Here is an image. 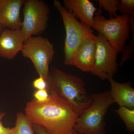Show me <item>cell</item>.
<instances>
[{"mask_svg": "<svg viewBox=\"0 0 134 134\" xmlns=\"http://www.w3.org/2000/svg\"><path fill=\"white\" fill-rule=\"evenodd\" d=\"M81 112L68 100L53 92L46 101L33 99L25 108V114L32 125L42 127L52 134H72Z\"/></svg>", "mask_w": 134, "mask_h": 134, "instance_id": "6da1fadb", "label": "cell"}, {"mask_svg": "<svg viewBox=\"0 0 134 134\" xmlns=\"http://www.w3.org/2000/svg\"><path fill=\"white\" fill-rule=\"evenodd\" d=\"M46 81L49 93L54 92L81 112L91 104V96L87 93L85 82L79 77L53 67Z\"/></svg>", "mask_w": 134, "mask_h": 134, "instance_id": "7a4b0ae2", "label": "cell"}, {"mask_svg": "<svg viewBox=\"0 0 134 134\" xmlns=\"http://www.w3.org/2000/svg\"><path fill=\"white\" fill-rule=\"evenodd\" d=\"M91 97V104L80 113L74 132L81 134H106L105 116L110 105L114 103L110 91L93 93Z\"/></svg>", "mask_w": 134, "mask_h": 134, "instance_id": "3957f363", "label": "cell"}, {"mask_svg": "<svg viewBox=\"0 0 134 134\" xmlns=\"http://www.w3.org/2000/svg\"><path fill=\"white\" fill-rule=\"evenodd\" d=\"M53 5L61 16L66 31L64 63L67 66H71L75 54L82 42L86 38H94L96 36L93 34L91 28L79 22L59 1H54Z\"/></svg>", "mask_w": 134, "mask_h": 134, "instance_id": "277c9868", "label": "cell"}, {"mask_svg": "<svg viewBox=\"0 0 134 134\" xmlns=\"http://www.w3.org/2000/svg\"><path fill=\"white\" fill-rule=\"evenodd\" d=\"M130 18L129 15H122L107 20L101 14L97 15L92 28L104 36L117 53H122L130 38Z\"/></svg>", "mask_w": 134, "mask_h": 134, "instance_id": "5b68a950", "label": "cell"}, {"mask_svg": "<svg viewBox=\"0 0 134 134\" xmlns=\"http://www.w3.org/2000/svg\"><path fill=\"white\" fill-rule=\"evenodd\" d=\"M31 61L36 72L46 80L49 74V66L54 54V46L47 38L32 36L25 41L21 51Z\"/></svg>", "mask_w": 134, "mask_h": 134, "instance_id": "8992f818", "label": "cell"}, {"mask_svg": "<svg viewBox=\"0 0 134 134\" xmlns=\"http://www.w3.org/2000/svg\"><path fill=\"white\" fill-rule=\"evenodd\" d=\"M24 5V19L21 29L25 41L30 37L40 36L46 31L50 10L42 0H27Z\"/></svg>", "mask_w": 134, "mask_h": 134, "instance_id": "52a82bcc", "label": "cell"}, {"mask_svg": "<svg viewBox=\"0 0 134 134\" xmlns=\"http://www.w3.org/2000/svg\"><path fill=\"white\" fill-rule=\"evenodd\" d=\"M95 62L90 72L100 80L113 77L117 70V53L103 35L98 33L96 38Z\"/></svg>", "mask_w": 134, "mask_h": 134, "instance_id": "ba28073f", "label": "cell"}, {"mask_svg": "<svg viewBox=\"0 0 134 134\" xmlns=\"http://www.w3.org/2000/svg\"><path fill=\"white\" fill-rule=\"evenodd\" d=\"M24 42L21 29H4L0 34V57L13 59L21 52Z\"/></svg>", "mask_w": 134, "mask_h": 134, "instance_id": "9c48e42d", "label": "cell"}, {"mask_svg": "<svg viewBox=\"0 0 134 134\" xmlns=\"http://www.w3.org/2000/svg\"><path fill=\"white\" fill-rule=\"evenodd\" d=\"M24 0H0V22L5 29H21L20 10Z\"/></svg>", "mask_w": 134, "mask_h": 134, "instance_id": "30bf717a", "label": "cell"}, {"mask_svg": "<svg viewBox=\"0 0 134 134\" xmlns=\"http://www.w3.org/2000/svg\"><path fill=\"white\" fill-rule=\"evenodd\" d=\"M96 37L86 38L82 42L75 54L71 66L83 72L92 70L96 58Z\"/></svg>", "mask_w": 134, "mask_h": 134, "instance_id": "8fae6325", "label": "cell"}, {"mask_svg": "<svg viewBox=\"0 0 134 134\" xmlns=\"http://www.w3.org/2000/svg\"><path fill=\"white\" fill-rule=\"evenodd\" d=\"M64 7L86 26L92 28L97 8L89 0H64Z\"/></svg>", "mask_w": 134, "mask_h": 134, "instance_id": "7c38bea8", "label": "cell"}, {"mask_svg": "<svg viewBox=\"0 0 134 134\" xmlns=\"http://www.w3.org/2000/svg\"><path fill=\"white\" fill-rule=\"evenodd\" d=\"M107 80L111 84L110 92L114 103L120 107H125L134 110V89L130 82L120 83L113 77H108Z\"/></svg>", "mask_w": 134, "mask_h": 134, "instance_id": "4fadbf2b", "label": "cell"}, {"mask_svg": "<svg viewBox=\"0 0 134 134\" xmlns=\"http://www.w3.org/2000/svg\"><path fill=\"white\" fill-rule=\"evenodd\" d=\"M10 134H34L32 125L23 113L17 114L15 126L10 128Z\"/></svg>", "mask_w": 134, "mask_h": 134, "instance_id": "5bb4252c", "label": "cell"}, {"mask_svg": "<svg viewBox=\"0 0 134 134\" xmlns=\"http://www.w3.org/2000/svg\"><path fill=\"white\" fill-rule=\"evenodd\" d=\"M114 111L125 122L127 130L129 132H134V110L125 107H120L119 109Z\"/></svg>", "mask_w": 134, "mask_h": 134, "instance_id": "9a60e30c", "label": "cell"}, {"mask_svg": "<svg viewBox=\"0 0 134 134\" xmlns=\"http://www.w3.org/2000/svg\"><path fill=\"white\" fill-rule=\"evenodd\" d=\"M129 24L130 31L132 33V38L129 44L125 46L122 51V56L119 64L120 67H121L125 63L131 59L134 52V15L130 16Z\"/></svg>", "mask_w": 134, "mask_h": 134, "instance_id": "2e32d148", "label": "cell"}, {"mask_svg": "<svg viewBox=\"0 0 134 134\" xmlns=\"http://www.w3.org/2000/svg\"><path fill=\"white\" fill-rule=\"evenodd\" d=\"M99 4V8L98 12L96 13V15L101 14V8H103L105 11L109 12L111 18H113V16L115 17L118 15L116 12L118 10V5L120 3L119 0H98L97 1Z\"/></svg>", "mask_w": 134, "mask_h": 134, "instance_id": "e0dca14e", "label": "cell"}, {"mask_svg": "<svg viewBox=\"0 0 134 134\" xmlns=\"http://www.w3.org/2000/svg\"><path fill=\"white\" fill-rule=\"evenodd\" d=\"M118 9L122 15H128L130 16L134 15V0H120Z\"/></svg>", "mask_w": 134, "mask_h": 134, "instance_id": "ac0fdd59", "label": "cell"}, {"mask_svg": "<svg viewBox=\"0 0 134 134\" xmlns=\"http://www.w3.org/2000/svg\"><path fill=\"white\" fill-rule=\"evenodd\" d=\"M34 99L39 102H44L48 99L49 93L47 89L37 90L33 94Z\"/></svg>", "mask_w": 134, "mask_h": 134, "instance_id": "d6986e66", "label": "cell"}, {"mask_svg": "<svg viewBox=\"0 0 134 134\" xmlns=\"http://www.w3.org/2000/svg\"><path fill=\"white\" fill-rule=\"evenodd\" d=\"M32 85L37 90H45L47 88L46 80L41 76H39L33 81Z\"/></svg>", "mask_w": 134, "mask_h": 134, "instance_id": "ffe728a7", "label": "cell"}, {"mask_svg": "<svg viewBox=\"0 0 134 134\" xmlns=\"http://www.w3.org/2000/svg\"><path fill=\"white\" fill-rule=\"evenodd\" d=\"M5 114V113L0 114V134H10V128L5 127L2 122L1 120Z\"/></svg>", "mask_w": 134, "mask_h": 134, "instance_id": "44dd1931", "label": "cell"}, {"mask_svg": "<svg viewBox=\"0 0 134 134\" xmlns=\"http://www.w3.org/2000/svg\"><path fill=\"white\" fill-rule=\"evenodd\" d=\"M34 131L37 134H52L47 131L42 127L36 125H32Z\"/></svg>", "mask_w": 134, "mask_h": 134, "instance_id": "7402d4cb", "label": "cell"}, {"mask_svg": "<svg viewBox=\"0 0 134 134\" xmlns=\"http://www.w3.org/2000/svg\"><path fill=\"white\" fill-rule=\"evenodd\" d=\"M5 29V28L3 26L1 23V22H0V34H1L2 33L3 30Z\"/></svg>", "mask_w": 134, "mask_h": 134, "instance_id": "603a6c76", "label": "cell"}, {"mask_svg": "<svg viewBox=\"0 0 134 134\" xmlns=\"http://www.w3.org/2000/svg\"><path fill=\"white\" fill-rule=\"evenodd\" d=\"M72 134H79L78 133H76V132H73V133Z\"/></svg>", "mask_w": 134, "mask_h": 134, "instance_id": "cb8c5ba5", "label": "cell"}]
</instances>
